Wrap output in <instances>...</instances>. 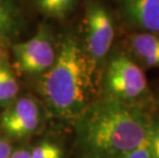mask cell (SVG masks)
<instances>
[{
	"label": "cell",
	"instance_id": "cell-1",
	"mask_svg": "<svg viewBox=\"0 0 159 158\" xmlns=\"http://www.w3.org/2000/svg\"><path fill=\"white\" fill-rule=\"evenodd\" d=\"M75 121L85 158H122L147 142L151 124L136 104L108 97L89 104Z\"/></svg>",
	"mask_w": 159,
	"mask_h": 158
},
{
	"label": "cell",
	"instance_id": "cell-2",
	"mask_svg": "<svg viewBox=\"0 0 159 158\" xmlns=\"http://www.w3.org/2000/svg\"><path fill=\"white\" fill-rule=\"evenodd\" d=\"M94 72L77 36L66 34L55 63L40 81V93L50 110L61 118L76 119L89 106Z\"/></svg>",
	"mask_w": 159,
	"mask_h": 158
},
{
	"label": "cell",
	"instance_id": "cell-3",
	"mask_svg": "<svg viewBox=\"0 0 159 158\" xmlns=\"http://www.w3.org/2000/svg\"><path fill=\"white\" fill-rule=\"evenodd\" d=\"M104 87L108 97L134 104L148 93V82L142 68L129 56L117 52L111 56L104 74Z\"/></svg>",
	"mask_w": 159,
	"mask_h": 158
},
{
	"label": "cell",
	"instance_id": "cell-4",
	"mask_svg": "<svg viewBox=\"0 0 159 158\" xmlns=\"http://www.w3.org/2000/svg\"><path fill=\"white\" fill-rule=\"evenodd\" d=\"M114 36V22L108 9L99 1L89 0L84 11L83 47L94 71L110 52Z\"/></svg>",
	"mask_w": 159,
	"mask_h": 158
},
{
	"label": "cell",
	"instance_id": "cell-5",
	"mask_svg": "<svg viewBox=\"0 0 159 158\" xmlns=\"http://www.w3.org/2000/svg\"><path fill=\"white\" fill-rule=\"evenodd\" d=\"M57 52L52 30L46 24H40L35 35L30 39L12 45L16 67L30 75L45 73L55 63Z\"/></svg>",
	"mask_w": 159,
	"mask_h": 158
},
{
	"label": "cell",
	"instance_id": "cell-6",
	"mask_svg": "<svg viewBox=\"0 0 159 158\" xmlns=\"http://www.w3.org/2000/svg\"><path fill=\"white\" fill-rule=\"evenodd\" d=\"M119 13L130 28L159 33V0H120Z\"/></svg>",
	"mask_w": 159,
	"mask_h": 158
},
{
	"label": "cell",
	"instance_id": "cell-7",
	"mask_svg": "<svg viewBox=\"0 0 159 158\" xmlns=\"http://www.w3.org/2000/svg\"><path fill=\"white\" fill-rule=\"evenodd\" d=\"M26 0H0V35L13 37L27 25Z\"/></svg>",
	"mask_w": 159,
	"mask_h": 158
},
{
	"label": "cell",
	"instance_id": "cell-8",
	"mask_svg": "<svg viewBox=\"0 0 159 158\" xmlns=\"http://www.w3.org/2000/svg\"><path fill=\"white\" fill-rule=\"evenodd\" d=\"M127 45L144 66L159 67V33H134L128 36Z\"/></svg>",
	"mask_w": 159,
	"mask_h": 158
},
{
	"label": "cell",
	"instance_id": "cell-9",
	"mask_svg": "<svg viewBox=\"0 0 159 158\" xmlns=\"http://www.w3.org/2000/svg\"><path fill=\"white\" fill-rule=\"evenodd\" d=\"M39 105L34 99L23 97L5 109L0 117V127L33 117H39Z\"/></svg>",
	"mask_w": 159,
	"mask_h": 158
},
{
	"label": "cell",
	"instance_id": "cell-10",
	"mask_svg": "<svg viewBox=\"0 0 159 158\" xmlns=\"http://www.w3.org/2000/svg\"><path fill=\"white\" fill-rule=\"evenodd\" d=\"M78 0H33L40 12L48 18L63 20L75 9Z\"/></svg>",
	"mask_w": 159,
	"mask_h": 158
},
{
	"label": "cell",
	"instance_id": "cell-11",
	"mask_svg": "<svg viewBox=\"0 0 159 158\" xmlns=\"http://www.w3.org/2000/svg\"><path fill=\"white\" fill-rule=\"evenodd\" d=\"M19 92L16 79L6 64H0V106L7 108L15 102Z\"/></svg>",
	"mask_w": 159,
	"mask_h": 158
},
{
	"label": "cell",
	"instance_id": "cell-12",
	"mask_svg": "<svg viewBox=\"0 0 159 158\" xmlns=\"http://www.w3.org/2000/svg\"><path fill=\"white\" fill-rule=\"evenodd\" d=\"M40 118H41V116L21 120V121H16L2 126L1 129H3V132L11 138L22 139V138L30 136V134H32L38 129L40 124Z\"/></svg>",
	"mask_w": 159,
	"mask_h": 158
},
{
	"label": "cell",
	"instance_id": "cell-13",
	"mask_svg": "<svg viewBox=\"0 0 159 158\" xmlns=\"http://www.w3.org/2000/svg\"><path fill=\"white\" fill-rule=\"evenodd\" d=\"M31 158H63V151L56 144L42 142L31 151Z\"/></svg>",
	"mask_w": 159,
	"mask_h": 158
},
{
	"label": "cell",
	"instance_id": "cell-14",
	"mask_svg": "<svg viewBox=\"0 0 159 158\" xmlns=\"http://www.w3.org/2000/svg\"><path fill=\"white\" fill-rule=\"evenodd\" d=\"M147 142L152 158H159V119L151 121Z\"/></svg>",
	"mask_w": 159,
	"mask_h": 158
},
{
	"label": "cell",
	"instance_id": "cell-15",
	"mask_svg": "<svg viewBox=\"0 0 159 158\" xmlns=\"http://www.w3.org/2000/svg\"><path fill=\"white\" fill-rule=\"evenodd\" d=\"M122 158H152L150 149H149L148 142L144 143L143 145L139 146L134 150L128 152Z\"/></svg>",
	"mask_w": 159,
	"mask_h": 158
},
{
	"label": "cell",
	"instance_id": "cell-16",
	"mask_svg": "<svg viewBox=\"0 0 159 158\" xmlns=\"http://www.w3.org/2000/svg\"><path fill=\"white\" fill-rule=\"evenodd\" d=\"M12 151L11 144L7 141L0 139V158H8Z\"/></svg>",
	"mask_w": 159,
	"mask_h": 158
},
{
	"label": "cell",
	"instance_id": "cell-17",
	"mask_svg": "<svg viewBox=\"0 0 159 158\" xmlns=\"http://www.w3.org/2000/svg\"><path fill=\"white\" fill-rule=\"evenodd\" d=\"M8 158H31V152L27 149H18L12 151Z\"/></svg>",
	"mask_w": 159,
	"mask_h": 158
}]
</instances>
